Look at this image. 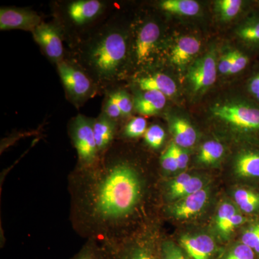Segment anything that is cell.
<instances>
[{
	"label": "cell",
	"mask_w": 259,
	"mask_h": 259,
	"mask_svg": "<svg viewBox=\"0 0 259 259\" xmlns=\"http://www.w3.org/2000/svg\"><path fill=\"white\" fill-rule=\"evenodd\" d=\"M70 220L87 240L115 241L139 210L146 195V180L134 163L113 154L100 156L93 166L76 168L68 178Z\"/></svg>",
	"instance_id": "6da1fadb"
},
{
	"label": "cell",
	"mask_w": 259,
	"mask_h": 259,
	"mask_svg": "<svg viewBox=\"0 0 259 259\" xmlns=\"http://www.w3.org/2000/svg\"><path fill=\"white\" fill-rule=\"evenodd\" d=\"M127 51V36L112 22L102 26L83 44L79 64L97 82H112L120 75Z\"/></svg>",
	"instance_id": "7a4b0ae2"
},
{
	"label": "cell",
	"mask_w": 259,
	"mask_h": 259,
	"mask_svg": "<svg viewBox=\"0 0 259 259\" xmlns=\"http://www.w3.org/2000/svg\"><path fill=\"white\" fill-rule=\"evenodd\" d=\"M69 134L78 156L76 168L93 166L100 158L93 131V120L79 115L69 124Z\"/></svg>",
	"instance_id": "3957f363"
},
{
	"label": "cell",
	"mask_w": 259,
	"mask_h": 259,
	"mask_svg": "<svg viewBox=\"0 0 259 259\" xmlns=\"http://www.w3.org/2000/svg\"><path fill=\"white\" fill-rule=\"evenodd\" d=\"M212 112L215 117L243 132L259 134V106L254 102L218 105Z\"/></svg>",
	"instance_id": "277c9868"
},
{
	"label": "cell",
	"mask_w": 259,
	"mask_h": 259,
	"mask_svg": "<svg viewBox=\"0 0 259 259\" xmlns=\"http://www.w3.org/2000/svg\"><path fill=\"white\" fill-rule=\"evenodd\" d=\"M57 69L66 95L71 102L79 105L93 96L95 84L82 70L64 60L57 64Z\"/></svg>",
	"instance_id": "5b68a950"
},
{
	"label": "cell",
	"mask_w": 259,
	"mask_h": 259,
	"mask_svg": "<svg viewBox=\"0 0 259 259\" xmlns=\"http://www.w3.org/2000/svg\"><path fill=\"white\" fill-rule=\"evenodd\" d=\"M109 259H160L159 244L148 239L125 238L101 243Z\"/></svg>",
	"instance_id": "8992f818"
},
{
	"label": "cell",
	"mask_w": 259,
	"mask_h": 259,
	"mask_svg": "<svg viewBox=\"0 0 259 259\" xmlns=\"http://www.w3.org/2000/svg\"><path fill=\"white\" fill-rule=\"evenodd\" d=\"M106 5L100 0H76L66 3L63 8V17L66 23L76 28L89 26L105 10Z\"/></svg>",
	"instance_id": "52a82bcc"
},
{
	"label": "cell",
	"mask_w": 259,
	"mask_h": 259,
	"mask_svg": "<svg viewBox=\"0 0 259 259\" xmlns=\"http://www.w3.org/2000/svg\"><path fill=\"white\" fill-rule=\"evenodd\" d=\"M32 34L35 41L51 61L56 64L64 61L62 40L55 25L42 22Z\"/></svg>",
	"instance_id": "ba28073f"
},
{
	"label": "cell",
	"mask_w": 259,
	"mask_h": 259,
	"mask_svg": "<svg viewBox=\"0 0 259 259\" xmlns=\"http://www.w3.org/2000/svg\"><path fill=\"white\" fill-rule=\"evenodd\" d=\"M41 23L40 15L31 10L16 8H2L0 10L1 30L19 29L32 32Z\"/></svg>",
	"instance_id": "9c48e42d"
},
{
	"label": "cell",
	"mask_w": 259,
	"mask_h": 259,
	"mask_svg": "<svg viewBox=\"0 0 259 259\" xmlns=\"http://www.w3.org/2000/svg\"><path fill=\"white\" fill-rule=\"evenodd\" d=\"M216 78L215 59L211 53L196 61L189 69L188 79L196 93L212 86L215 82Z\"/></svg>",
	"instance_id": "30bf717a"
},
{
	"label": "cell",
	"mask_w": 259,
	"mask_h": 259,
	"mask_svg": "<svg viewBox=\"0 0 259 259\" xmlns=\"http://www.w3.org/2000/svg\"><path fill=\"white\" fill-rule=\"evenodd\" d=\"M179 245L191 259H218L217 244L206 234L186 235L181 237Z\"/></svg>",
	"instance_id": "8fae6325"
},
{
	"label": "cell",
	"mask_w": 259,
	"mask_h": 259,
	"mask_svg": "<svg viewBox=\"0 0 259 259\" xmlns=\"http://www.w3.org/2000/svg\"><path fill=\"white\" fill-rule=\"evenodd\" d=\"M160 35L159 26L153 22L145 23L140 29L135 45V56L138 65L144 64L149 60Z\"/></svg>",
	"instance_id": "7c38bea8"
},
{
	"label": "cell",
	"mask_w": 259,
	"mask_h": 259,
	"mask_svg": "<svg viewBox=\"0 0 259 259\" xmlns=\"http://www.w3.org/2000/svg\"><path fill=\"white\" fill-rule=\"evenodd\" d=\"M208 198V189L203 188L174 202L170 207V212L176 219H190L203 210Z\"/></svg>",
	"instance_id": "4fadbf2b"
},
{
	"label": "cell",
	"mask_w": 259,
	"mask_h": 259,
	"mask_svg": "<svg viewBox=\"0 0 259 259\" xmlns=\"http://www.w3.org/2000/svg\"><path fill=\"white\" fill-rule=\"evenodd\" d=\"M203 188L204 181L202 179L190 174H181L168 184L167 197L175 202Z\"/></svg>",
	"instance_id": "5bb4252c"
},
{
	"label": "cell",
	"mask_w": 259,
	"mask_h": 259,
	"mask_svg": "<svg viewBox=\"0 0 259 259\" xmlns=\"http://www.w3.org/2000/svg\"><path fill=\"white\" fill-rule=\"evenodd\" d=\"M93 131L100 156L106 153L111 146L115 138L116 125L115 120L109 118L102 113L93 120Z\"/></svg>",
	"instance_id": "9a60e30c"
},
{
	"label": "cell",
	"mask_w": 259,
	"mask_h": 259,
	"mask_svg": "<svg viewBox=\"0 0 259 259\" xmlns=\"http://www.w3.org/2000/svg\"><path fill=\"white\" fill-rule=\"evenodd\" d=\"M136 112L144 116L154 115L164 108L166 97L156 91H144L140 94L134 101Z\"/></svg>",
	"instance_id": "2e32d148"
},
{
	"label": "cell",
	"mask_w": 259,
	"mask_h": 259,
	"mask_svg": "<svg viewBox=\"0 0 259 259\" xmlns=\"http://www.w3.org/2000/svg\"><path fill=\"white\" fill-rule=\"evenodd\" d=\"M200 47V42L194 37H181L172 49L170 60L177 66H184L197 55Z\"/></svg>",
	"instance_id": "e0dca14e"
},
{
	"label": "cell",
	"mask_w": 259,
	"mask_h": 259,
	"mask_svg": "<svg viewBox=\"0 0 259 259\" xmlns=\"http://www.w3.org/2000/svg\"><path fill=\"white\" fill-rule=\"evenodd\" d=\"M235 172L245 179H259V149L242 151L235 163Z\"/></svg>",
	"instance_id": "ac0fdd59"
},
{
	"label": "cell",
	"mask_w": 259,
	"mask_h": 259,
	"mask_svg": "<svg viewBox=\"0 0 259 259\" xmlns=\"http://www.w3.org/2000/svg\"><path fill=\"white\" fill-rule=\"evenodd\" d=\"M143 91H156L166 97H171L176 93L177 86L174 80L163 74L150 75L138 81Z\"/></svg>",
	"instance_id": "d6986e66"
},
{
	"label": "cell",
	"mask_w": 259,
	"mask_h": 259,
	"mask_svg": "<svg viewBox=\"0 0 259 259\" xmlns=\"http://www.w3.org/2000/svg\"><path fill=\"white\" fill-rule=\"evenodd\" d=\"M171 130L174 141L181 148H190L197 141V132L190 122L183 118H175L172 121Z\"/></svg>",
	"instance_id": "ffe728a7"
},
{
	"label": "cell",
	"mask_w": 259,
	"mask_h": 259,
	"mask_svg": "<svg viewBox=\"0 0 259 259\" xmlns=\"http://www.w3.org/2000/svg\"><path fill=\"white\" fill-rule=\"evenodd\" d=\"M234 200L240 209L245 214L259 212V193L249 189L235 191Z\"/></svg>",
	"instance_id": "44dd1931"
},
{
	"label": "cell",
	"mask_w": 259,
	"mask_h": 259,
	"mask_svg": "<svg viewBox=\"0 0 259 259\" xmlns=\"http://www.w3.org/2000/svg\"><path fill=\"white\" fill-rule=\"evenodd\" d=\"M160 7L168 13L184 16H194L200 10L198 3L193 0H164Z\"/></svg>",
	"instance_id": "7402d4cb"
},
{
	"label": "cell",
	"mask_w": 259,
	"mask_h": 259,
	"mask_svg": "<svg viewBox=\"0 0 259 259\" xmlns=\"http://www.w3.org/2000/svg\"><path fill=\"white\" fill-rule=\"evenodd\" d=\"M236 207L231 202H223L218 208L215 218V227L221 238L224 241H228L227 231L233 216L238 212Z\"/></svg>",
	"instance_id": "603a6c76"
},
{
	"label": "cell",
	"mask_w": 259,
	"mask_h": 259,
	"mask_svg": "<svg viewBox=\"0 0 259 259\" xmlns=\"http://www.w3.org/2000/svg\"><path fill=\"white\" fill-rule=\"evenodd\" d=\"M224 151V146L218 141H207L201 147L197 159L203 164H212L222 158Z\"/></svg>",
	"instance_id": "cb8c5ba5"
},
{
	"label": "cell",
	"mask_w": 259,
	"mask_h": 259,
	"mask_svg": "<svg viewBox=\"0 0 259 259\" xmlns=\"http://www.w3.org/2000/svg\"><path fill=\"white\" fill-rule=\"evenodd\" d=\"M70 259H109L105 247L96 240H87L81 249Z\"/></svg>",
	"instance_id": "d4e9b609"
},
{
	"label": "cell",
	"mask_w": 259,
	"mask_h": 259,
	"mask_svg": "<svg viewBox=\"0 0 259 259\" xmlns=\"http://www.w3.org/2000/svg\"><path fill=\"white\" fill-rule=\"evenodd\" d=\"M243 41L252 47L259 48V15L250 18L237 32Z\"/></svg>",
	"instance_id": "484cf974"
},
{
	"label": "cell",
	"mask_w": 259,
	"mask_h": 259,
	"mask_svg": "<svg viewBox=\"0 0 259 259\" xmlns=\"http://www.w3.org/2000/svg\"><path fill=\"white\" fill-rule=\"evenodd\" d=\"M218 259H259L251 248L241 242L231 245L219 255Z\"/></svg>",
	"instance_id": "4316f807"
},
{
	"label": "cell",
	"mask_w": 259,
	"mask_h": 259,
	"mask_svg": "<svg viewBox=\"0 0 259 259\" xmlns=\"http://www.w3.org/2000/svg\"><path fill=\"white\" fill-rule=\"evenodd\" d=\"M159 258L191 259L180 245L170 240H165L160 243Z\"/></svg>",
	"instance_id": "83f0119b"
},
{
	"label": "cell",
	"mask_w": 259,
	"mask_h": 259,
	"mask_svg": "<svg viewBox=\"0 0 259 259\" xmlns=\"http://www.w3.org/2000/svg\"><path fill=\"white\" fill-rule=\"evenodd\" d=\"M216 3L221 19L225 21L235 18L241 11L243 6V1L241 0H221Z\"/></svg>",
	"instance_id": "f1b7e54d"
},
{
	"label": "cell",
	"mask_w": 259,
	"mask_h": 259,
	"mask_svg": "<svg viewBox=\"0 0 259 259\" xmlns=\"http://www.w3.org/2000/svg\"><path fill=\"white\" fill-rule=\"evenodd\" d=\"M241 242L251 248L259 258V221L247 227L242 234Z\"/></svg>",
	"instance_id": "f546056e"
},
{
	"label": "cell",
	"mask_w": 259,
	"mask_h": 259,
	"mask_svg": "<svg viewBox=\"0 0 259 259\" xmlns=\"http://www.w3.org/2000/svg\"><path fill=\"white\" fill-rule=\"evenodd\" d=\"M147 131V121L143 117H136L130 121L124 130V136L136 139L144 136Z\"/></svg>",
	"instance_id": "4dcf8cb0"
},
{
	"label": "cell",
	"mask_w": 259,
	"mask_h": 259,
	"mask_svg": "<svg viewBox=\"0 0 259 259\" xmlns=\"http://www.w3.org/2000/svg\"><path fill=\"white\" fill-rule=\"evenodd\" d=\"M166 134L164 130L158 125H151L148 127L144 135L145 141L150 147L158 149L164 141Z\"/></svg>",
	"instance_id": "1f68e13d"
},
{
	"label": "cell",
	"mask_w": 259,
	"mask_h": 259,
	"mask_svg": "<svg viewBox=\"0 0 259 259\" xmlns=\"http://www.w3.org/2000/svg\"><path fill=\"white\" fill-rule=\"evenodd\" d=\"M161 165L163 169L166 171L175 172L179 170L176 157H175L171 144L169 145L166 151L162 155Z\"/></svg>",
	"instance_id": "d6a6232c"
},
{
	"label": "cell",
	"mask_w": 259,
	"mask_h": 259,
	"mask_svg": "<svg viewBox=\"0 0 259 259\" xmlns=\"http://www.w3.org/2000/svg\"><path fill=\"white\" fill-rule=\"evenodd\" d=\"M103 113L107 115L109 118L115 120L118 119L119 117L122 116L118 105H117V99H116V94L112 93L110 97L107 98L105 102V106H104Z\"/></svg>",
	"instance_id": "836d02e7"
},
{
	"label": "cell",
	"mask_w": 259,
	"mask_h": 259,
	"mask_svg": "<svg viewBox=\"0 0 259 259\" xmlns=\"http://www.w3.org/2000/svg\"><path fill=\"white\" fill-rule=\"evenodd\" d=\"M115 94L117 105L122 112V116L131 115L134 108V104L128 94L124 91L117 92Z\"/></svg>",
	"instance_id": "e575fe53"
},
{
	"label": "cell",
	"mask_w": 259,
	"mask_h": 259,
	"mask_svg": "<svg viewBox=\"0 0 259 259\" xmlns=\"http://www.w3.org/2000/svg\"><path fill=\"white\" fill-rule=\"evenodd\" d=\"M250 61L249 56L241 51H236V56L232 66L229 74H238L245 69H246Z\"/></svg>",
	"instance_id": "d590c367"
},
{
	"label": "cell",
	"mask_w": 259,
	"mask_h": 259,
	"mask_svg": "<svg viewBox=\"0 0 259 259\" xmlns=\"http://www.w3.org/2000/svg\"><path fill=\"white\" fill-rule=\"evenodd\" d=\"M248 92L254 100V103L259 106V69L250 76L248 81Z\"/></svg>",
	"instance_id": "8d00e7d4"
},
{
	"label": "cell",
	"mask_w": 259,
	"mask_h": 259,
	"mask_svg": "<svg viewBox=\"0 0 259 259\" xmlns=\"http://www.w3.org/2000/svg\"><path fill=\"white\" fill-rule=\"evenodd\" d=\"M171 144L174 152H175V157H176L179 170L185 169L188 165L189 160H190L189 155L183 149V148L177 146L174 142L171 143Z\"/></svg>",
	"instance_id": "74e56055"
},
{
	"label": "cell",
	"mask_w": 259,
	"mask_h": 259,
	"mask_svg": "<svg viewBox=\"0 0 259 259\" xmlns=\"http://www.w3.org/2000/svg\"><path fill=\"white\" fill-rule=\"evenodd\" d=\"M236 56V51L228 53L223 56L218 65V70L223 74H229Z\"/></svg>",
	"instance_id": "f35d334b"
}]
</instances>
